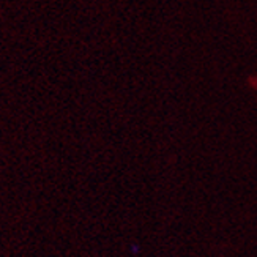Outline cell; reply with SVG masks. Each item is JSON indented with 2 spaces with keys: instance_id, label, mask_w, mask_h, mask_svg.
I'll return each mask as SVG.
<instances>
[{
  "instance_id": "1",
  "label": "cell",
  "mask_w": 257,
  "mask_h": 257,
  "mask_svg": "<svg viewBox=\"0 0 257 257\" xmlns=\"http://www.w3.org/2000/svg\"><path fill=\"white\" fill-rule=\"evenodd\" d=\"M130 252L133 254V255H139L141 254V246L138 243H133L131 246H130Z\"/></svg>"
}]
</instances>
